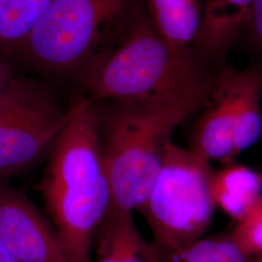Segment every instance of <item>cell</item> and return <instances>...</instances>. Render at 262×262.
Instances as JSON below:
<instances>
[{"label": "cell", "instance_id": "3", "mask_svg": "<svg viewBox=\"0 0 262 262\" xmlns=\"http://www.w3.org/2000/svg\"><path fill=\"white\" fill-rule=\"evenodd\" d=\"M212 90L171 103L96 104L104 162L111 187L110 209L139 210L159 174L173 131L201 109Z\"/></svg>", "mask_w": 262, "mask_h": 262}, {"label": "cell", "instance_id": "18", "mask_svg": "<svg viewBox=\"0 0 262 262\" xmlns=\"http://www.w3.org/2000/svg\"><path fill=\"white\" fill-rule=\"evenodd\" d=\"M249 26L253 37L262 47V0H255Z\"/></svg>", "mask_w": 262, "mask_h": 262}, {"label": "cell", "instance_id": "9", "mask_svg": "<svg viewBox=\"0 0 262 262\" xmlns=\"http://www.w3.org/2000/svg\"><path fill=\"white\" fill-rule=\"evenodd\" d=\"M255 0H205L194 44L206 63L220 67L226 50L249 26Z\"/></svg>", "mask_w": 262, "mask_h": 262}, {"label": "cell", "instance_id": "2", "mask_svg": "<svg viewBox=\"0 0 262 262\" xmlns=\"http://www.w3.org/2000/svg\"><path fill=\"white\" fill-rule=\"evenodd\" d=\"M223 66L208 64L190 49L171 46L149 15L138 12L118 44L89 66L83 79L96 101L157 105L211 91Z\"/></svg>", "mask_w": 262, "mask_h": 262}, {"label": "cell", "instance_id": "16", "mask_svg": "<svg viewBox=\"0 0 262 262\" xmlns=\"http://www.w3.org/2000/svg\"><path fill=\"white\" fill-rule=\"evenodd\" d=\"M229 233L250 259L262 258V196Z\"/></svg>", "mask_w": 262, "mask_h": 262}, {"label": "cell", "instance_id": "6", "mask_svg": "<svg viewBox=\"0 0 262 262\" xmlns=\"http://www.w3.org/2000/svg\"><path fill=\"white\" fill-rule=\"evenodd\" d=\"M68 115L40 85L21 78L0 111V179L25 172L49 155Z\"/></svg>", "mask_w": 262, "mask_h": 262}, {"label": "cell", "instance_id": "10", "mask_svg": "<svg viewBox=\"0 0 262 262\" xmlns=\"http://www.w3.org/2000/svg\"><path fill=\"white\" fill-rule=\"evenodd\" d=\"M94 262H161L162 251L147 241L132 212L109 209L94 236Z\"/></svg>", "mask_w": 262, "mask_h": 262}, {"label": "cell", "instance_id": "19", "mask_svg": "<svg viewBox=\"0 0 262 262\" xmlns=\"http://www.w3.org/2000/svg\"><path fill=\"white\" fill-rule=\"evenodd\" d=\"M0 262H18L0 238Z\"/></svg>", "mask_w": 262, "mask_h": 262}, {"label": "cell", "instance_id": "20", "mask_svg": "<svg viewBox=\"0 0 262 262\" xmlns=\"http://www.w3.org/2000/svg\"><path fill=\"white\" fill-rule=\"evenodd\" d=\"M254 262H262V258H259V259H256Z\"/></svg>", "mask_w": 262, "mask_h": 262}, {"label": "cell", "instance_id": "1", "mask_svg": "<svg viewBox=\"0 0 262 262\" xmlns=\"http://www.w3.org/2000/svg\"><path fill=\"white\" fill-rule=\"evenodd\" d=\"M40 190L69 262H92L94 236L112 201L93 101L69 108Z\"/></svg>", "mask_w": 262, "mask_h": 262}, {"label": "cell", "instance_id": "14", "mask_svg": "<svg viewBox=\"0 0 262 262\" xmlns=\"http://www.w3.org/2000/svg\"><path fill=\"white\" fill-rule=\"evenodd\" d=\"M50 0H0V51L9 57L29 36Z\"/></svg>", "mask_w": 262, "mask_h": 262}, {"label": "cell", "instance_id": "12", "mask_svg": "<svg viewBox=\"0 0 262 262\" xmlns=\"http://www.w3.org/2000/svg\"><path fill=\"white\" fill-rule=\"evenodd\" d=\"M235 148L239 155L249 150L262 135V68L235 69Z\"/></svg>", "mask_w": 262, "mask_h": 262}, {"label": "cell", "instance_id": "17", "mask_svg": "<svg viewBox=\"0 0 262 262\" xmlns=\"http://www.w3.org/2000/svg\"><path fill=\"white\" fill-rule=\"evenodd\" d=\"M21 78L15 75L9 58L0 51V111L9 102Z\"/></svg>", "mask_w": 262, "mask_h": 262}, {"label": "cell", "instance_id": "5", "mask_svg": "<svg viewBox=\"0 0 262 262\" xmlns=\"http://www.w3.org/2000/svg\"><path fill=\"white\" fill-rule=\"evenodd\" d=\"M129 0H50L27 40L11 55L49 72L90 66L109 31L121 23Z\"/></svg>", "mask_w": 262, "mask_h": 262}, {"label": "cell", "instance_id": "15", "mask_svg": "<svg viewBox=\"0 0 262 262\" xmlns=\"http://www.w3.org/2000/svg\"><path fill=\"white\" fill-rule=\"evenodd\" d=\"M161 262H252L230 233L202 237L167 252Z\"/></svg>", "mask_w": 262, "mask_h": 262}, {"label": "cell", "instance_id": "11", "mask_svg": "<svg viewBox=\"0 0 262 262\" xmlns=\"http://www.w3.org/2000/svg\"><path fill=\"white\" fill-rule=\"evenodd\" d=\"M211 190L215 207L237 223L262 196V173L232 160L213 171Z\"/></svg>", "mask_w": 262, "mask_h": 262}, {"label": "cell", "instance_id": "4", "mask_svg": "<svg viewBox=\"0 0 262 262\" xmlns=\"http://www.w3.org/2000/svg\"><path fill=\"white\" fill-rule=\"evenodd\" d=\"M211 163L171 141L139 212L163 252L200 239L213 221Z\"/></svg>", "mask_w": 262, "mask_h": 262}, {"label": "cell", "instance_id": "8", "mask_svg": "<svg viewBox=\"0 0 262 262\" xmlns=\"http://www.w3.org/2000/svg\"><path fill=\"white\" fill-rule=\"evenodd\" d=\"M191 134L192 150L210 163H227L237 155L235 148V68L222 67L215 85L201 107Z\"/></svg>", "mask_w": 262, "mask_h": 262}, {"label": "cell", "instance_id": "7", "mask_svg": "<svg viewBox=\"0 0 262 262\" xmlns=\"http://www.w3.org/2000/svg\"><path fill=\"white\" fill-rule=\"evenodd\" d=\"M0 238L18 262H69L54 225L7 179H0Z\"/></svg>", "mask_w": 262, "mask_h": 262}, {"label": "cell", "instance_id": "13", "mask_svg": "<svg viewBox=\"0 0 262 262\" xmlns=\"http://www.w3.org/2000/svg\"><path fill=\"white\" fill-rule=\"evenodd\" d=\"M205 0H147L149 17L161 37L177 49H190L197 37Z\"/></svg>", "mask_w": 262, "mask_h": 262}]
</instances>
